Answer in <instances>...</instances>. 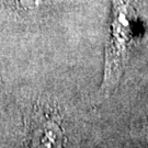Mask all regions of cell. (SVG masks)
<instances>
[{
  "instance_id": "1",
  "label": "cell",
  "mask_w": 148,
  "mask_h": 148,
  "mask_svg": "<svg viewBox=\"0 0 148 148\" xmlns=\"http://www.w3.org/2000/svg\"><path fill=\"white\" fill-rule=\"evenodd\" d=\"M133 0H113L110 38L106 44L104 76L100 88L102 98L109 97L121 80L128 59L134 30L136 11Z\"/></svg>"
}]
</instances>
